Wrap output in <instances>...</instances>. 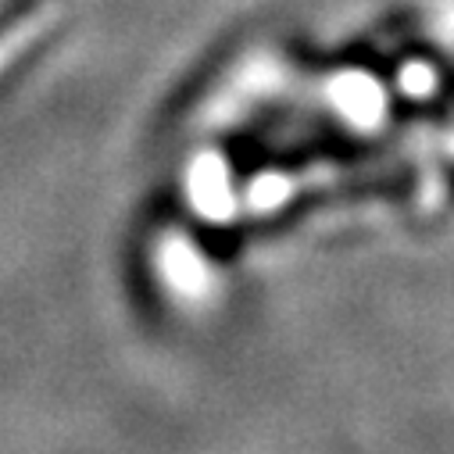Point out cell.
Wrapping results in <instances>:
<instances>
[{
	"label": "cell",
	"instance_id": "cell-1",
	"mask_svg": "<svg viewBox=\"0 0 454 454\" xmlns=\"http://www.w3.org/2000/svg\"><path fill=\"white\" fill-rule=\"evenodd\" d=\"M161 262H165V283L176 286L179 297H200L211 290V276L193 254V244H179V240L168 244L161 251Z\"/></svg>",
	"mask_w": 454,
	"mask_h": 454
}]
</instances>
